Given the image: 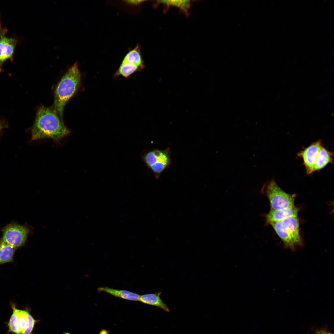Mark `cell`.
Listing matches in <instances>:
<instances>
[{
	"instance_id": "obj_1",
	"label": "cell",
	"mask_w": 334,
	"mask_h": 334,
	"mask_svg": "<svg viewBox=\"0 0 334 334\" xmlns=\"http://www.w3.org/2000/svg\"><path fill=\"white\" fill-rule=\"evenodd\" d=\"M70 133L63 119L52 107L42 105L39 108L31 129L32 140L49 138L58 141Z\"/></svg>"
},
{
	"instance_id": "obj_2",
	"label": "cell",
	"mask_w": 334,
	"mask_h": 334,
	"mask_svg": "<svg viewBox=\"0 0 334 334\" xmlns=\"http://www.w3.org/2000/svg\"><path fill=\"white\" fill-rule=\"evenodd\" d=\"M81 78V73L76 62L68 69L56 87L52 107L62 119L65 105L76 92L80 84Z\"/></svg>"
},
{
	"instance_id": "obj_3",
	"label": "cell",
	"mask_w": 334,
	"mask_h": 334,
	"mask_svg": "<svg viewBox=\"0 0 334 334\" xmlns=\"http://www.w3.org/2000/svg\"><path fill=\"white\" fill-rule=\"evenodd\" d=\"M260 193L268 198L271 209H278L294 205L295 194L285 192L273 179L268 181L264 183Z\"/></svg>"
},
{
	"instance_id": "obj_4",
	"label": "cell",
	"mask_w": 334,
	"mask_h": 334,
	"mask_svg": "<svg viewBox=\"0 0 334 334\" xmlns=\"http://www.w3.org/2000/svg\"><path fill=\"white\" fill-rule=\"evenodd\" d=\"M145 67L140 45L129 50L124 56L113 76L114 79L119 76L128 78L135 73L141 71Z\"/></svg>"
},
{
	"instance_id": "obj_5",
	"label": "cell",
	"mask_w": 334,
	"mask_h": 334,
	"mask_svg": "<svg viewBox=\"0 0 334 334\" xmlns=\"http://www.w3.org/2000/svg\"><path fill=\"white\" fill-rule=\"evenodd\" d=\"M12 313L7 325L8 332L12 334H32L36 320L28 311L18 309L11 304Z\"/></svg>"
},
{
	"instance_id": "obj_6",
	"label": "cell",
	"mask_w": 334,
	"mask_h": 334,
	"mask_svg": "<svg viewBox=\"0 0 334 334\" xmlns=\"http://www.w3.org/2000/svg\"><path fill=\"white\" fill-rule=\"evenodd\" d=\"M171 155V151L169 148L164 150L154 149L144 152L142 156V159L157 179L170 165Z\"/></svg>"
},
{
	"instance_id": "obj_7",
	"label": "cell",
	"mask_w": 334,
	"mask_h": 334,
	"mask_svg": "<svg viewBox=\"0 0 334 334\" xmlns=\"http://www.w3.org/2000/svg\"><path fill=\"white\" fill-rule=\"evenodd\" d=\"M29 232L28 228L16 224H10L3 230V240L16 248L24 245L27 241Z\"/></svg>"
},
{
	"instance_id": "obj_8",
	"label": "cell",
	"mask_w": 334,
	"mask_h": 334,
	"mask_svg": "<svg viewBox=\"0 0 334 334\" xmlns=\"http://www.w3.org/2000/svg\"><path fill=\"white\" fill-rule=\"evenodd\" d=\"M323 145L322 141L319 140L297 153L298 156L303 160L307 175H310L314 172V166L317 157Z\"/></svg>"
},
{
	"instance_id": "obj_9",
	"label": "cell",
	"mask_w": 334,
	"mask_h": 334,
	"mask_svg": "<svg viewBox=\"0 0 334 334\" xmlns=\"http://www.w3.org/2000/svg\"><path fill=\"white\" fill-rule=\"evenodd\" d=\"M299 209L295 205L280 209H270L266 215V222L270 223L281 222L284 220L291 217H297Z\"/></svg>"
},
{
	"instance_id": "obj_10",
	"label": "cell",
	"mask_w": 334,
	"mask_h": 334,
	"mask_svg": "<svg viewBox=\"0 0 334 334\" xmlns=\"http://www.w3.org/2000/svg\"><path fill=\"white\" fill-rule=\"evenodd\" d=\"M280 222L290 234L297 246H302L303 242L300 233L299 221L297 217H288Z\"/></svg>"
},
{
	"instance_id": "obj_11",
	"label": "cell",
	"mask_w": 334,
	"mask_h": 334,
	"mask_svg": "<svg viewBox=\"0 0 334 334\" xmlns=\"http://www.w3.org/2000/svg\"><path fill=\"white\" fill-rule=\"evenodd\" d=\"M17 40L6 37L2 34L0 37V63L12 56Z\"/></svg>"
},
{
	"instance_id": "obj_12",
	"label": "cell",
	"mask_w": 334,
	"mask_h": 334,
	"mask_svg": "<svg viewBox=\"0 0 334 334\" xmlns=\"http://www.w3.org/2000/svg\"><path fill=\"white\" fill-rule=\"evenodd\" d=\"M283 242L285 246L292 250H294L298 246L293 239L282 225L280 222L270 224Z\"/></svg>"
},
{
	"instance_id": "obj_13",
	"label": "cell",
	"mask_w": 334,
	"mask_h": 334,
	"mask_svg": "<svg viewBox=\"0 0 334 334\" xmlns=\"http://www.w3.org/2000/svg\"><path fill=\"white\" fill-rule=\"evenodd\" d=\"M333 153L326 148L323 145L320 148L317 155L314 166V172L319 171L328 164L332 163Z\"/></svg>"
},
{
	"instance_id": "obj_14",
	"label": "cell",
	"mask_w": 334,
	"mask_h": 334,
	"mask_svg": "<svg viewBox=\"0 0 334 334\" xmlns=\"http://www.w3.org/2000/svg\"><path fill=\"white\" fill-rule=\"evenodd\" d=\"M161 292L143 294L139 296V301L148 305L155 306L163 310L169 311V309L160 298Z\"/></svg>"
},
{
	"instance_id": "obj_15",
	"label": "cell",
	"mask_w": 334,
	"mask_h": 334,
	"mask_svg": "<svg viewBox=\"0 0 334 334\" xmlns=\"http://www.w3.org/2000/svg\"><path fill=\"white\" fill-rule=\"evenodd\" d=\"M99 292H104L116 297L132 301H139L140 295L138 294L126 290H120L107 287L98 288Z\"/></svg>"
},
{
	"instance_id": "obj_16",
	"label": "cell",
	"mask_w": 334,
	"mask_h": 334,
	"mask_svg": "<svg viewBox=\"0 0 334 334\" xmlns=\"http://www.w3.org/2000/svg\"><path fill=\"white\" fill-rule=\"evenodd\" d=\"M16 248L0 239V265L13 262Z\"/></svg>"
},
{
	"instance_id": "obj_17",
	"label": "cell",
	"mask_w": 334,
	"mask_h": 334,
	"mask_svg": "<svg viewBox=\"0 0 334 334\" xmlns=\"http://www.w3.org/2000/svg\"><path fill=\"white\" fill-rule=\"evenodd\" d=\"M160 2L161 3H163L167 5H173L177 6L182 9L186 13L190 5L189 1L188 0L160 1Z\"/></svg>"
},
{
	"instance_id": "obj_18",
	"label": "cell",
	"mask_w": 334,
	"mask_h": 334,
	"mask_svg": "<svg viewBox=\"0 0 334 334\" xmlns=\"http://www.w3.org/2000/svg\"><path fill=\"white\" fill-rule=\"evenodd\" d=\"M315 334H332L327 331L326 330L321 329L319 330H317Z\"/></svg>"
},
{
	"instance_id": "obj_19",
	"label": "cell",
	"mask_w": 334,
	"mask_h": 334,
	"mask_svg": "<svg viewBox=\"0 0 334 334\" xmlns=\"http://www.w3.org/2000/svg\"><path fill=\"white\" fill-rule=\"evenodd\" d=\"M100 334H109V332L106 330H102L100 332Z\"/></svg>"
},
{
	"instance_id": "obj_20",
	"label": "cell",
	"mask_w": 334,
	"mask_h": 334,
	"mask_svg": "<svg viewBox=\"0 0 334 334\" xmlns=\"http://www.w3.org/2000/svg\"><path fill=\"white\" fill-rule=\"evenodd\" d=\"M64 334H70L69 333H65Z\"/></svg>"
},
{
	"instance_id": "obj_21",
	"label": "cell",
	"mask_w": 334,
	"mask_h": 334,
	"mask_svg": "<svg viewBox=\"0 0 334 334\" xmlns=\"http://www.w3.org/2000/svg\"><path fill=\"white\" fill-rule=\"evenodd\" d=\"M0 129H1V126H0Z\"/></svg>"
},
{
	"instance_id": "obj_22",
	"label": "cell",
	"mask_w": 334,
	"mask_h": 334,
	"mask_svg": "<svg viewBox=\"0 0 334 334\" xmlns=\"http://www.w3.org/2000/svg\"></svg>"
}]
</instances>
